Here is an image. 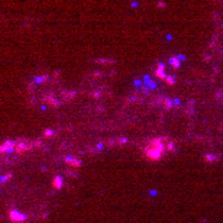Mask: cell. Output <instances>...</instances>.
Returning <instances> with one entry per match:
<instances>
[{
  "label": "cell",
  "instance_id": "obj_2",
  "mask_svg": "<svg viewBox=\"0 0 223 223\" xmlns=\"http://www.w3.org/2000/svg\"><path fill=\"white\" fill-rule=\"evenodd\" d=\"M9 219L13 222V223H22V222H25L26 220V216L23 213H20L17 210H12L9 213Z\"/></svg>",
  "mask_w": 223,
  "mask_h": 223
},
{
  "label": "cell",
  "instance_id": "obj_8",
  "mask_svg": "<svg viewBox=\"0 0 223 223\" xmlns=\"http://www.w3.org/2000/svg\"><path fill=\"white\" fill-rule=\"evenodd\" d=\"M55 135V133H54V130L52 129H47V130H43V136H45V138H52Z\"/></svg>",
  "mask_w": 223,
  "mask_h": 223
},
{
  "label": "cell",
  "instance_id": "obj_1",
  "mask_svg": "<svg viewBox=\"0 0 223 223\" xmlns=\"http://www.w3.org/2000/svg\"><path fill=\"white\" fill-rule=\"evenodd\" d=\"M15 142H16V145H15V152L19 154V155L33 148V146H32V142H29L28 139H16Z\"/></svg>",
  "mask_w": 223,
  "mask_h": 223
},
{
  "label": "cell",
  "instance_id": "obj_3",
  "mask_svg": "<svg viewBox=\"0 0 223 223\" xmlns=\"http://www.w3.org/2000/svg\"><path fill=\"white\" fill-rule=\"evenodd\" d=\"M15 141H5L2 145H0V152L2 154H10L12 151H15Z\"/></svg>",
  "mask_w": 223,
  "mask_h": 223
},
{
  "label": "cell",
  "instance_id": "obj_6",
  "mask_svg": "<svg viewBox=\"0 0 223 223\" xmlns=\"http://www.w3.org/2000/svg\"><path fill=\"white\" fill-rule=\"evenodd\" d=\"M65 161L68 162L70 165H73V167H80V165H81V161H78V160H73L71 157H67Z\"/></svg>",
  "mask_w": 223,
  "mask_h": 223
},
{
  "label": "cell",
  "instance_id": "obj_9",
  "mask_svg": "<svg viewBox=\"0 0 223 223\" xmlns=\"http://www.w3.org/2000/svg\"><path fill=\"white\" fill-rule=\"evenodd\" d=\"M47 80H48V75H42V77H36L35 83H42V81H47Z\"/></svg>",
  "mask_w": 223,
  "mask_h": 223
},
{
  "label": "cell",
  "instance_id": "obj_4",
  "mask_svg": "<svg viewBox=\"0 0 223 223\" xmlns=\"http://www.w3.org/2000/svg\"><path fill=\"white\" fill-rule=\"evenodd\" d=\"M43 100H47V101H48V103H49L51 106H54V107H58V106H59V101L57 100V97H55V96H54L52 93L47 94V96H45V99H43Z\"/></svg>",
  "mask_w": 223,
  "mask_h": 223
},
{
  "label": "cell",
  "instance_id": "obj_5",
  "mask_svg": "<svg viewBox=\"0 0 223 223\" xmlns=\"http://www.w3.org/2000/svg\"><path fill=\"white\" fill-rule=\"evenodd\" d=\"M52 186H54V188L61 190V187H62V177H61V175L54 177V180H52Z\"/></svg>",
  "mask_w": 223,
  "mask_h": 223
},
{
  "label": "cell",
  "instance_id": "obj_7",
  "mask_svg": "<svg viewBox=\"0 0 223 223\" xmlns=\"http://www.w3.org/2000/svg\"><path fill=\"white\" fill-rule=\"evenodd\" d=\"M13 177V174L12 172H7V174H5L3 177H0V184H5V183H7L10 178Z\"/></svg>",
  "mask_w": 223,
  "mask_h": 223
}]
</instances>
